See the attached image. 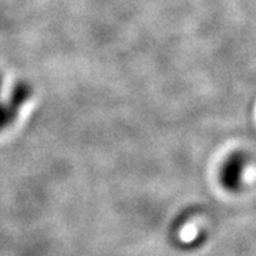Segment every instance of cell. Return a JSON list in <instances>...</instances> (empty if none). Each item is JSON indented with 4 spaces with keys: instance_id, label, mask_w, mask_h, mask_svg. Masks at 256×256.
<instances>
[{
    "instance_id": "1",
    "label": "cell",
    "mask_w": 256,
    "mask_h": 256,
    "mask_svg": "<svg viewBox=\"0 0 256 256\" xmlns=\"http://www.w3.org/2000/svg\"><path fill=\"white\" fill-rule=\"evenodd\" d=\"M246 165V156L244 152H234L226 158L220 170V182L230 192L238 191L242 184V174Z\"/></svg>"
},
{
    "instance_id": "2",
    "label": "cell",
    "mask_w": 256,
    "mask_h": 256,
    "mask_svg": "<svg viewBox=\"0 0 256 256\" xmlns=\"http://www.w3.org/2000/svg\"><path fill=\"white\" fill-rule=\"evenodd\" d=\"M32 94H33V87L30 86V82L20 80L14 82V86L12 87L8 102L13 108L20 111V108L32 98Z\"/></svg>"
},
{
    "instance_id": "3",
    "label": "cell",
    "mask_w": 256,
    "mask_h": 256,
    "mask_svg": "<svg viewBox=\"0 0 256 256\" xmlns=\"http://www.w3.org/2000/svg\"><path fill=\"white\" fill-rule=\"evenodd\" d=\"M2 87H3V76L0 73V97H2Z\"/></svg>"
}]
</instances>
